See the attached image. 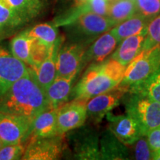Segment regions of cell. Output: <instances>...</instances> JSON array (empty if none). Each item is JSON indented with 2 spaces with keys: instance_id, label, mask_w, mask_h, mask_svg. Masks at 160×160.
<instances>
[{
  "instance_id": "cell-26",
  "label": "cell",
  "mask_w": 160,
  "mask_h": 160,
  "mask_svg": "<svg viewBox=\"0 0 160 160\" xmlns=\"http://www.w3.org/2000/svg\"><path fill=\"white\" fill-rule=\"evenodd\" d=\"M128 91L142 93L160 102V65L147 79L133 86Z\"/></svg>"
},
{
  "instance_id": "cell-24",
  "label": "cell",
  "mask_w": 160,
  "mask_h": 160,
  "mask_svg": "<svg viewBox=\"0 0 160 160\" xmlns=\"http://www.w3.org/2000/svg\"><path fill=\"white\" fill-rule=\"evenodd\" d=\"M34 41V38L25 31L13 37L11 42V52L28 67L31 65V50Z\"/></svg>"
},
{
  "instance_id": "cell-25",
  "label": "cell",
  "mask_w": 160,
  "mask_h": 160,
  "mask_svg": "<svg viewBox=\"0 0 160 160\" xmlns=\"http://www.w3.org/2000/svg\"><path fill=\"white\" fill-rule=\"evenodd\" d=\"M136 13L137 11L135 0H111L108 17L117 25Z\"/></svg>"
},
{
  "instance_id": "cell-16",
  "label": "cell",
  "mask_w": 160,
  "mask_h": 160,
  "mask_svg": "<svg viewBox=\"0 0 160 160\" xmlns=\"http://www.w3.org/2000/svg\"><path fill=\"white\" fill-rule=\"evenodd\" d=\"M61 44L52 48L47 57L39 65L28 67L29 73L44 91L57 77V58Z\"/></svg>"
},
{
  "instance_id": "cell-14",
  "label": "cell",
  "mask_w": 160,
  "mask_h": 160,
  "mask_svg": "<svg viewBox=\"0 0 160 160\" xmlns=\"http://www.w3.org/2000/svg\"><path fill=\"white\" fill-rule=\"evenodd\" d=\"M119 44V40L110 31L100 35L85 51L82 62L81 71L90 64L100 62L108 58Z\"/></svg>"
},
{
  "instance_id": "cell-7",
  "label": "cell",
  "mask_w": 160,
  "mask_h": 160,
  "mask_svg": "<svg viewBox=\"0 0 160 160\" xmlns=\"http://www.w3.org/2000/svg\"><path fill=\"white\" fill-rule=\"evenodd\" d=\"M65 135L30 138L22 159L56 160L63 156L66 148Z\"/></svg>"
},
{
  "instance_id": "cell-27",
  "label": "cell",
  "mask_w": 160,
  "mask_h": 160,
  "mask_svg": "<svg viewBox=\"0 0 160 160\" xmlns=\"http://www.w3.org/2000/svg\"><path fill=\"white\" fill-rule=\"evenodd\" d=\"M23 21L4 0H0V35L24 25Z\"/></svg>"
},
{
  "instance_id": "cell-13",
  "label": "cell",
  "mask_w": 160,
  "mask_h": 160,
  "mask_svg": "<svg viewBox=\"0 0 160 160\" xmlns=\"http://www.w3.org/2000/svg\"><path fill=\"white\" fill-rule=\"evenodd\" d=\"M108 128L120 141L127 146H131L143 133L136 120L128 114L115 115L109 112L106 115Z\"/></svg>"
},
{
  "instance_id": "cell-30",
  "label": "cell",
  "mask_w": 160,
  "mask_h": 160,
  "mask_svg": "<svg viewBox=\"0 0 160 160\" xmlns=\"http://www.w3.org/2000/svg\"><path fill=\"white\" fill-rule=\"evenodd\" d=\"M131 146H133V155L134 159H152L153 152L151 151L150 148L146 135H142L139 137Z\"/></svg>"
},
{
  "instance_id": "cell-34",
  "label": "cell",
  "mask_w": 160,
  "mask_h": 160,
  "mask_svg": "<svg viewBox=\"0 0 160 160\" xmlns=\"http://www.w3.org/2000/svg\"><path fill=\"white\" fill-rule=\"evenodd\" d=\"M63 1L65 2V3L67 4V5H68V8L66 9L68 10L72 8L77 7V6L82 5V4L85 3L87 0H63Z\"/></svg>"
},
{
  "instance_id": "cell-11",
  "label": "cell",
  "mask_w": 160,
  "mask_h": 160,
  "mask_svg": "<svg viewBox=\"0 0 160 160\" xmlns=\"http://www.w3.org/2000/svg\"><path fill=\"white\" fill-rule=\"evenodd\" d=\"M88 46L70 41L60 45L57 58V77H69L79 73L83 56Z\"/></svg>"
},
{
  "instance_id": "cell-17",
  "label": "cell",
  "mask_w": 160,
  "mask_h": 160,
  "mask_svg": "<svg viewBox=\"0 0 160 160\" xmlns=\"http://www.w3.org/2000/svg\"><path fill=\"white\" fill-rule=\"evenodd\" d=\"M101 159L127 160L131 159L128 146L125 145L116 137L109 128L102 133L99 139Z\"/></svg>"
},
{
  "instance_id": "cell-20",
  "label": "cell",
  "mask_w": 160,
  "mask_h": 160,
  "mask_svg": "<svg viewBox=\"0 0 160 160\" xmlns=\"http://www.w3.org/2000/svg\"><path fill=\"white\" fill-rule=\"evenodd\" d=\"M57 109L48 108L36 117L32 124L29 138L50 137L59 135L57 125Z\"/></svg>"
},
{
  "instance_id": "cell-9",
  "label": "cell",
  "mask_w": 160,
  "mask_h": 160,
  "mask_svg": "<svg viewBox=\"0 0 160 160\" xmlns=\"http://www.w3.org/2000/svg\"><path fill=\"white\" fill-rule=\"evenodd\" d=\"M32 120L0 112V141L3 145L24 143L30 137Z\"/></svg>"
},
{
  "instance_id": "cell-22",
  "label": "cell",
  "mask_w": 160,
  "mask_h": 160,
  "mask_svg": "<svg viewBox=\"0 0 160 160\" xmlns=\"http://www.w3.org/2000/svg\"><path fill=\"white\" fill-rule=\"evenodd\" d=\"M16 12L24 23L41 15L47 7L48 0H4Z\"/></svg>"
},
{
  "instance_id": "cell-18",
  "label": "cell",
  "mask_w": 160,
  "mask_h": 160,
  "mask_svg": "<svg viewBox=\"0 0 160 160\" xmlns=\"http://www.w3.org/2000/svg\"><path fill=\"white\" fill-rule=\"evenodd\" d=\"M146 35L147 31L122 40L110 57L124 66L129 65L143 51Z\"/></svg>"
},
{
  "instance_id": "cell-28",
  "label": "cell",
  "mask_w": 160,
  "mask_h": 160,
  "mask_svg": "<svg viewBox=\"0 0 160 160\" xmlns=\"http://www.w3.org/2000/svg\"><path fill=\"white\" fill-rule=\"evenodd\" d=\"M160 45V13L150 22L147 29L143 50H148Z\"/></svg>"
},
{
  "instance_id": "cell-1",
  "label": "cell",
  "mask_w": 160,
  "mask_h": 160,
  "mask_svg": "<svg viewBox=\"0 0 160 160\" xmlns=\"http://www.w3.org/2000/svg\"><path fill=\"white\" fill-rule=\"evenodd\" d=\"M48 108L45 92L30 73L13 84L0 97V112L21 116L32 121Z\"/></svg>"
},
{
  "instance_id": "cell-6",
  "label": "cell",
  "mask_w": 160,
  "mask_h": 160,
  "mask_svg": "<svg viewBox=\"0 0 160 160\" xmlns=\"http://www.w3.org/2000/svg\"><path fill=\"white\" fill-rule=\"evenodd\" d=\"M67 133V140L71 146L72 152L75 159L82 160L101 159L99 137L95 128L84 125Z\"/></svg>"
},
{
  "instance_id": "cell-5",
  "label": "cell",
  "mask_w": 160,
  "mask_h": 160,
  "mask_svg": "<svg viewBox=\"0 0 160 160\" xmlns=\"http://www.w3.org/2000/svg\"><path fill=\"white\" fill-rule=\"evenodd\" d=\"M160 65V45L143 50L126 66L120 86L129 89L147 79Z\"/></svg>"
},
{
  "instance_id": "cell-32",
  "label": "cell",
  "mask_w": 160,
  "mask_h": 160,
  "mask_svg": "<svg viewBox=\"0 0 160 160\" xmlns=\"http://www.w3.org/2000/svg\"><path fill=\"white\" fill-rule=\"evenodd\" d=\"M52 48L53 47L50 48L35 39L31 50V66H29V68L37 65L41 63L48 55Z\"/></svg>"
},
{
  "instance_id": "cell-10",
  "label": "cell",
  "mask_w": 160,
  "mask_h": 160,
  "mask_svg": "<svg viewBox=\"0 0 160 160\" xmlns=\"http://www.w3.org/2000/svg\"><path fill=\"white\" fill-rule=\"evenodd\" d=\"M87 102L72 99L58 108L57 125L59 135H65L85 125L88 119Z\"/></svg>"
},
{
  "instance_id": "cell-29",
  "label": "cell",
  "mask_w": 160,
  "mask_h": 160,
  "mask_svg": "<svg viewBox=\"0 0 160 160\" xmlns=\"http://www.w3.org/2000/svg\"><path fill=\"white\" fill-rule=\"evenodd\" d=\"M135 3L137 13L150 21L160 13V0H135Z\"/></svg>"
},
{
  "instance_id": "cell-19",
  "label": "cell",
  "mask_w": 160,
  "mask_h": 160,
  "mask_svg": "<svg viewBox=\"0 0 160 160\" xmlns=\"http://www.w3.org/2000/svg\"><path fill=\"white\" fill-rule=\"evenodd\" d=\"M77 74L69 77H56L46 89L45 95L50 108H58L68 102L72 91V85Z\"/></svg>"
},
{
  "instance_id": "cell-3",
  "label": "cell",
  "mask_w": 160,
  "mask_h": 160,
  "mask_svg": "<svg viewBox=\"0 0 160 160\" xmlns=\"http://www.w3.org/2000/svg\"><path fill=\"white\" fill-rule=\"evenodd\" d=\"M122 102L126 114L139 123L145 135L160 126V102L157 100L138 92L128 91Z\"/></svg>"
},
{
  "instance_id": "cell-23",
  "label": "cell",
  "mask_w": 160,
  "mask_h": 160,
  "mask_svg": "<svg viewBox=\"0 0 160 160\" xmlns=\"http://www.w3.org/2000/svg\"><path fill=\"white\" fill-rule=\"evenodd\" d=\"M57 28L53 23H41L26 31L31 37L51 48L62 41Z\"/></svg>"
},
{
  "instance_id": "cell-2",
  "label": "cell",
  "mask_w": 160,
  "mask_h": 160,
  "mask_svg": "<svg viewBox=\"0 0 160 160\" xmlns=\"http://www.w3.org/2000/svg\"><path fill=\"white\" fill-rule=\"evenodd\" d=\"M126 66L109 57L102 62L90 64L71 91L72 99L88 101L91 98L117 87Z\"/></svg>"
},
{
  "instance_id": "cell-31",
  "label": "cell",
  "mask_w": 160,
  "mask_h": 160,
  "mask_svg": "<svg viewBox=\"0 0 160 160\" xmlns=\"http://www.w3.org/2000/svg\"><path fill=\"white\" fill-rule=\"evenodd\" d=\"M25 148L24 143L4 145L0 148V160L22 159Z\"/></svg>"
},
{
  "instance_id": "cell-35",
  "label": "cell",
  "mask_w": 160,
  "mask_h": 160,
  "mask_svg": "<svg viewBox=\"0 0 160 160\" xmlns=\"http://www.w3.org/2000/svg\"><path fill=\"white\" fill-rule=\"evenodd\" d=\"M152 159L160 160V150L156 152H153V156H152Z\"/></svg>"
},
{
  "instance_id": "cell-12",
  "label": "cell",
  "mask_w": 160,
  "mask_h": 160,
  "mask_svg": "<svg viewBox=\"0 0 160 160\" xmlns=\"http://www.w3.org/2000/svg\"><path fill=\"white\" fill-rule=\"evenodd\" d=\"M29 73L28 65L0 46V97L19 79Z\"/></svg>"
},
{
  "instance_id": "cell-36",
  "label": "cell",
  "mask_w": 160,
  "mask_h": 160,
  "mask_svg": "<svg viewBox=\"0 0 160 160\" xmlns=\"http://www.w3.org/2000/svg\"><path fill=\"white\" fill-rule=\"evenodd\" d=\"M4 145H3V143L1 141H0V148H1L2 147V146H3Z\"/></svg>"
},
{
  "instance_id": "cell-8",
  "label": "cell",
  "mask_w": 160,
  "mask_h": 160,
  "mask_svg": "<svg viewBox=\"0 0 160 160\" xmlns=\"http://www.w3.org/2000/svg\"><path fill=\"white\" fill-rule=\"evenodd\" d=\"M128 91V88L118 85L108 91L91 98L87 102L88 119L93 125L101 122L109 112L119 105Z\"/></svg>"
},
{
  "instance_id": "cell-21",
  "label": "cell",
  "mask_w": 160,
  "mask_h": 160,
  "mask_svg": "<svg viewBox=\"0 0 160 160\" xmlns=\"http://www.w3.org/2000/svg\"><path fill=\"white\" fill-rule=\"evenodd\" d=\"M150 22L151 21L149 19L142 15L136 13L128 19L112 28L110 31L120 42L125 38L139 34L147 31Z\"/></svg>"
},
{
  "instance_id": "cell-33",
  "label": "cell",
  "mask_w": 160,
  "mask_h": 160,
  "mask_svg": "<svg viewBox=\"0 0 160 160\" xmlns=\"http://www.w3.org/2000/svg\"><path fill=\"white\" fill-rule=\"evenodd\" d=\"M146 136L151 151L153 153L160 150V126L151 130Z\"/></svg>"
},
{
  "instance_id": "cell-4",
  "label": "cell",
  "mask_w": 160,
  "mask_h": 160,
  "mask_svg": "<svg viewBox=\"0 0 160 160\" xmlns=\"http://www.w3.org/2000/svg\"><path fill=\"white\" fill-rule=\"evenodd\" d=\"M115 25L108 17L88 13L79 16L63 27L70 42L90 45L100 35L110 31Z\"/></svg>"
},
{
  "instance_id": "cell-15",
  "label": "cell",
  "mask_w": 160,
  "mask_h": 160,
  "mask_svg": "<svg viewBox=\"0 0 160 160\" xmlns=\"http://www.w3.org/2000/svg\"><path fill=\"white\" fill-rule=\"evenodd\" d=\"M110 2L111 0H87L82 5L64 11L55 18L53 23L57 27H63L79 16L88 13L108 17Z\"/></svg>"
}]
</instances>
